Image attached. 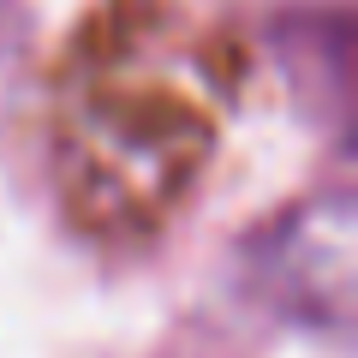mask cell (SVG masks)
<instances>
[{"label": "cell", "mask_w": 358, "mask_h": 358, "mask_svg": "<svg viewBox=\"0 0 358 358\" xmlns=\"http://www.w3.org/2000/svg\"><path fill=\"white\" fill-rule=\"evenodd\" d=\"M233 60L167 0H102L54 66L60 197L102 239H150L192 197L221 138Z\"/></svg>", "instance_id": "cell-1"}, {"label": "cell", "mask_w": 358, "mask_h": 358, "mask_svg": "<svg viewBox=\"0 0 358 358\" xmlns=\"http://www.w3.org/2000/svg\"><path fill=\"white\" fill-rule=\"evenodd\" d=\"M352 197L322 192L268 221L251 251V287L268 310L317 334H346L352 322Z\"/></svg>", "instance_id": "cell-2"}, {"label": "cell", "mask_w": 358, "mask_h": 358, "mask_svg": "<svg viewBox=\"0 0 358 358\" xmlns=\"http://www.w3.org/2000/svg\"><path fill=\"white\" fill-rule=\"evenodd\" d=\"M18 66H24V13H18V0H0V120L13 114Z\"/></svg>", "instance_id": "cell-3"}]
</instances>
